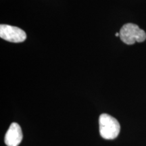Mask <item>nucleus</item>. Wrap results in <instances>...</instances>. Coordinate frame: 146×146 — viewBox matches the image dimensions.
Segmentation results:
<instances>
[{"instance_id": "f257e3e1", "label": "nucleus", "mask_w": 146, "mask_h": 146, "mask_svg": "<svg viewBox=\"0 0 146 146\" xmlns=\"http://www.w3.org/2000/svg\"><path fill=\"white\" fill-rule=\"evenodd\" d=\"M100 133L105 139H114L120 133V126L116 118L107 114L100 115L99 118Z\"/></svg>"}, {"instance_id": "f03ea898", "label": "nucleus", "mask_w": 146, "mask_h": 146, "mask_svg": "<svg viewBox=\"0 0 146 146\" xmlns=\"http://www.w3.org/2000/svg\"><path fill=\"white\" fill-rule=\"evenodd\" d=\"M119 33L120 39L127 45H133L135 42L141 43L146 39L145 32L135 24L123 25Z\"/></svg>"}, {"instance_id": "7ed1b4c3", "label": "nucleus", "mask_w": 146, "mask_h": 146, "mask_svg": "<svg viewBox=\"0 0 146 146\" xmlns=\"http://www.w3.org/2000/svg\"><path fill=\"white\" fill-rule=\"evenodd\" d=\"M0 37L12 43H21L27 39L26 33L17 27L8 25H0Z\"/></svg>"}, {"instance_id": "20e7f679", "label": "nucleus", "mask_w": 146, "mask_h": 146, "mask_svg": "<svg viewBox=\"0 0 146 146\" xmlns=\"http://www.w3.org/2000/svg\"><path fill=\"white\" fill-rule=\"evenodd\" d=\"M23 139L21 127L16 123L11 124L5 133L4 141L8 146H18Z\"/></svg>"}, {"instance_id": "39448f33", "label": "nucleus", "mask_w": 146, "mask_h": 146, "mask_svg": "<svg viewBox=\"0 0 146 146\" xmlns=\"http://www.w3.org/2000/svg\"><path fill=\"white\" fill-rule=\"evenodd\" d=\"M115 35H116V36H120V33H116Z\"/></svg>"}]
</instances>
